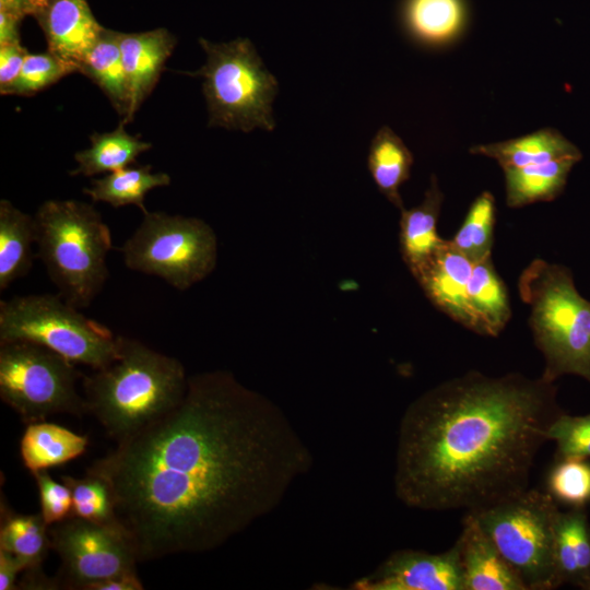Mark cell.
Masks as SVG:
<instances>
[{
    "mask_svg": "<svg viewBox=\"0 0 590 590\" xmlns=\"http://www.w3.org/2000/svg\"><path fill=\"white\" fill-rule=\"evenodd\" d=\"M96 459L138 562L215 550L275 510L314 455L285 412L227 370Z\"/></svg>",
    "mask_w": 590,
    "mask_h": 590,
    "instance_id": "cell-1",
    "label": "cell"
},
{
    "mask_svg": "<svg viewBox=\"0 0 590 590\" xmlns=\"http://www.w3.org/2000/svg\"><path fill=\"white\" fill-rule=\"evenodd\" d=\"M564 411L555 382L470 370L413 400L398 430L394 493L410 508L476 511L529 488Z\"/></svg>",
    "mask_w": 590,
    "mask_h": 590,
    "instance_id": "cell-2",
    "label": "cell"
},
{
    "mask_svg": "<svg viewBox=\"0 0 590 590\" xmlns=\"http://www.w3.org/2000/svg\"><path fill=\"white\" fill-rule=\"evenodd\" d=\"M188 378L176 357L121 335L118 358L83 376V397L87 413L118 442L175 408Z\"/></svg>",
    "mask_w": 590,
    "mask_h": 590,
    "instance_id": "cell-3",
    "label": "cell"
},
{
    "mask_svg": "<svg viewBox=\"0 0 590 590\" xmlns=\"http://www.w3.org/2000/svg\"><path fill=\"white\" fill-rule=\"evenodd\" d=\"M34 220L36 256L49 279L69 304L88 307L109 276V227L92 204L78 200H47Z\"/></svg>",
    "mask_w": 590,
    "mask_h": 590,
    "instance_id": "cell-4",
    "label": "cell"
},
{
    "mask_svg": "<svg viewBox=\"0 0 590 590\" xmlns=\"http://www.w3.org/2000/svg\"><path fill=\"white\" fill-rule=\"evenodd\" d=\"M518 291L530 307L533 340L544 356L541 377L555 382L576 375L590 382V302L577 291L571 271L534 259L521 272Z\"/></svg>",
    "mask_w": 590,
    "mask_h": 590,
    "instance_id": "cell-5",
    "label": "cell"
},
{
    "mask_svg": "<svg viewBox=\"0 0 590 590\" xmlns=\"http://www.w3.org/2000/svg\"><path fill=\"white\" fill-rule=\"evenodd\" d=\"M199 43L206 61L189 74L203 78L209 127L244 132L256 128L272 131L275 127L272 103L279 83L252 43L247 38L220 44L200 38Z\"/></svg>",
    "mask_w": 590,
    "mask_h": 590,
    "instance_id": "cell-6",
    "label": "cell"
},
{
    "mask_svg": "<svg viewBox=\"0 0 590 590\" xmlns=\"http://www.w3.org/2000/svg\"><path fill=\"white\" fill-rule=\"evenodd\" d=\"M60 294L15 296L0 302V342L26 341L74 364L101 369L119 356L120 338L85 317Z\"/></svg>",
    "mask_w": 590,
    "mask_h": 590,
    "instance_id": "cell-7",
    "label": "cell"
},
{
    "mask_svg": "<svg viewBox=\"0 0 590 590\" xmlns=\"http://www.w3.org/2000/svg\"><path fill=\"white\" fill-rule=\"evenodd\" d=\"M558 511L556 500L547 492L528 488L515 497L469 512L528 590H552L560 587L554 557Z\"/></svg>",
    "mask_w": 590,
    "mask_h": 590,
    "instance_id": "cell-8",
    "label": "cell"
},
{
    "mask_svg": "<svg viewBox=\"0 0 590 590\" xmlns=\"http://www.w3.org/2000/svg\"><path fill=\"white\" fill-rule=\"evenodd\" d=\"M120 251L130 270L185 291L215 269L217 239L201 219L148 211Z\"/></svg>",
    "mask_w": 590,
    "mask_h": 590,
    "instance_id": "cell-9",
    "label": "cell"
},
{
    "mask_svg": "<svg viewBox=\"0 0 590 590\" xmlns=\"http://www.w3.org/2000/svg\"><path fill=\"white\" fill-rule=\"evenodd\" d=\"M83 376L73 362L43 345L0 342V398L25 425L59 413L86 414L76 389Z\"/></svg>",
    "mask_w": 590,
    "mask_h": 590,
    "instance_id": "cell-10",
    "label": "cell"
},
{
    "mask_svg": "<svg viewBox=\"0 0 590 590\" xmlns=\"http://www.w3.org/2000/svg\"><path fill=\"white\" fill-rule=\"evenodd\" d=\"M51 551L60 558L55 576L59 589L86 590L88 586L137 573L132 545L117 528L69 517L48 528Z\"/></svg>",
    "mask_w": 590,
    "mask_h": 590,
    "instance_id": "cell-11",
    "label": "cell"
},
{
    "mask_svg": "<svg viewBox=\"0 0 590 590\" xmlns=\"http://www.w3.org/2000/svg\"><path fill=\"white\" fill-rule=\"evenodd\" d=\"M347 590H464L463 571L457 543L433 554L421 550H398L375 570L347 587Z\"/></svg>",
    "mask_w": 590,
    "mask_h": 590,
    "instance_id": "cell-12",
    "label": "cell"
},
{
    "mask_svg": "<svg viewBox=\"0 0 590 590\" xmlns=\"http://www.w3.org/2000/svg\"><path fill=\"white\" fill-rule=\"evenodd\" d=\"M474 262L446 240L413 275L426 297L440 311L467 329L484 335L481 321L469 300Z\"/></svg>",
    "mask_w": 590,
    "mask_h": 590,
    "instance_id": "cell-13",
    "label": "cell"
},
{
    "mask_svg": "<svg viewBox=\"0 0 590 590\" xmlns=\"http://www.w3.org/2000/svg\"><path fill=\"white\" fill-rule=\"evenodd\" d=\"M34 15L46 35L48 51L78 70L104 30L86 0H48Z\"/></svg>",
    "mask_w": 590,
    "mask_h": 590,
    "instance_id": "cell-14",
    "label": "cell"
},
{
    "mask_svg": "<svg viewBox=\"0 0 590 590\" xmlns=\"http://www.w3.org/2000/svg\"><path fill=\"white\" fill-rule=\"evenodd\" d=\"M118 43L130 93L129 113L121 122L132 120L150 95L172 55L176 38L165 28L142 33H119Z\"/></svg>",
    "mask_w": 590,
    "mask_h": 590,
    "instance_id": "cell-15",
    "label": "cell"
},
{
    "mask_svg": "<svg viewBox=\"0 0 590 590\" xmlns=\"http://www.w3.org/2000/svg\"><path fill=\"white\" fill-rule=\"evenodd\" d=\"M456 543L464 590H528L472 514L467 512L463 518Z\"/></svg>",
    "mask_w": 590,
    "mask_h": 590,
    "instance_id": "cell-16",
    "label": "cell"
},
{
    "mask_svg": "<svg viewBox=\"0 0 590 590\" xmlns=\"http://www.w3.org/2000/svg\"><path fill=\"white\" fill-rule=\"evenodd\" d=\"M444 193L438 180L432 175L422 202L411 209H402L400 217V251L403 261L414 275L438 250L445 239L437 232Z\"/></svg>",
    "mask_w": 590,
    "mask_h": 590,
    "instance_id": "cell-17",
    "label": "cell"
},
{
    "mask_svg": "<svg viewBox=\"0 0 590 590\" xmlns=\"http://www.w3.org/2000/svg\"><path fill=\"white\" fill-rule=\"evenodd\" d=\"M400 20L415 42L442 46L461 34L467 9L463 0H402Z\"/></svg>",
    "mask_w": 590,
    "mask_h": 590,
    "instance_id": "cell-18",
    "label": "cell"
},
{
    "mask_svg": "<svg viewBox=\"0 0 590 590\" xmlns=\"http://www.w3.org/2000/svg\"><path fill=\"white\" fill-rule=\"evenodd\" d=\"M472 154L494 158L505 168H519L560 158L581 160L580 150L553 128L503 142L479 144L470 149Z\"/></svg>",
    "mask_w": 590,
    "mask_h": 590,
    "instance_id": "cell-19",
    "label": "cell"
},
{
    "mask_svg": "<svg viewBox=\"0 0 590 590\" xmlns=\"http://www.w3.org/2000/svg\"><path fill=\"white\" fill-rule=\"evenodd\" d=\"M554 557L560 586L590 590V523L585 508L558 511Z\"/></svg>",
    "mask_w": 590,
    "mask_h": 590,
    "instance_id": "cell-20",
    "label": "cell"
},
{
    "mask_svg": "<svg viewBox=\"0 0 590 590\" xmlns=\"http://www.w3.org/2000/svg\"><path fill=\"white\" fill-rule=\"evenodd\" d=\"M88 439L67 427L45 421L26 425L21 437L20 453L30 473L61 465L86 450Z\"/></svg>",
    "mask_w": 590,
    "mask_h": 590,
    "instance_id": "cell-21",
    "label": "cell"
},
{
    "mask_svg": "<svg viewBox=\"0 0 590 590\" xmlns=\"http://www.w3.org/2000/svg\"><path fill=\"white\" fill-rule=\"evenodd\" d=\"M33 244H36L34 216L21 211L9 200L0 201V291L25 276L33 267Z\"/></svg>",
    "mask_w": 590,
    "mask_h": 590,
    "instance_id": "cell-22",
    "label": "cell"
},
{
    "mask_svg": "<svg viewBox=\"0 0 590 590\" xmlns=\"http://www.w3.org/2000/svg\"><path fill=\"white\" fill-rule=\"evenodd\" d=\"M413 155L389 127H381L371 140L367 166L379 191L400 211L404 209L401 186L410 178Z\"/></svg>",
    "mask_w": 590,
    "mask_h": 590,
    "instance_id": "cell-23",
    "label": "cell"
},
{
    "mask_svg": "<svg viewBox=\"0 0 590 590\" xmlns=\"http://www.w3.org/2000/svg\"><path fill=\"white\" fill-rule=\"evenodd\" d=\"M576 158H560L519 168H505L506 203L520 208L551 201L564 190Z\"/></svg>",
    "mask_w": 590,
    "mask_h": 590,
    "instance_id": "cell-24",
    "label": "cell"
},
{
    "mask_svg": "<svg viewBox=\"0 0 590 590\" xmlns=\"http://www.w3.org/2000/svg\"><path fill=\"white\" fill-rule=\"evenodd\" d=\"M79 72L88 76L109 98L125 119L129 113L130 93L118 43V32L104 28L95 45L80 64Z\"/></svg>",
    "mask_w": 590,
    "mask_h": 590,
    "instance_id": "cell-25",
    "label": "cell"
},
{
    "mask_svg": "<svg viewBox=\"0 0 590 590\" xmlns=\"http://www.w3.org/2000/svg\"><path fill=\"white\" fill-rule=\"evenodd\" d=\"M48 528L40 511L19 514L1 497L0 548L20 558L25 569L42 567L51 551Z\"/></svg>",
    "mask_w": 590,
    "mask_h": 590,
    "instance_id": "cell-26",
    "label": "cell"
},
{
    "mask_svg": "<svg viewBox=\"0 0 590 590\" xmlns=\"http://www.w3.org/2000/svg\"><path fill=\"white\" fill-rule=\"evenodd\" d=\"M123 122L111 132L91 135V146L74 154L78 167L73 176H94L113 173L130 166L137 157L150 150L152 144L140 141L123 129Z\"/></svg>",
    "mask_w": 590,
    "mask_h": 590,
    "instance_id": "cell-27",
    "label": "cell"
},
{
    "mask_svg": "<svg viewBox=\"0 0 590 590\" xmlns=\"http://www.w3.org/2000/svg\"><path fill=\"white\" fill-rule=\"evenodd\" d=\"M468 292L484 335L497 337L508 323L511 309L507 287L496 272L492 258L474 262Z\"/></svg>",
    "mask_w": 590,
    "mask_h": 590,
    "instance_id": "cell-28",
    "label": "cell"
},
{
    "mask_svg": "<svg viewBox=\"0 0 590 590\" xmlns=\"http://www.w3.org/2000/svg\"><path fill=\"white\" fill-rule=\"evenodd\" d=\"M169 184L170 177L166 173H153L150 165L128 166L93 179L91 187L84 188L83 192L94 201L106 202L114 208L137 205L144 214L148 212L144 205L146 193Z\"/></svg>",
    "mask_w": 590,
    "mask_h": 590,
    "instance_id": "cell-29",
    "label": "cell"
},
{
    "mask_svg": "<svg viewBox=\"0 0 590 590\" xmlns=\"http://www.w3.org/2000/svg\"><path fill=\"white\" fill-rule=\"evenodd\" d=\"M495 199L489 191L477 196L450 243L472 262L491 258L494 241Z\"/></svg>",
    "mask_w": 590,
    "mask_h": 590,
    "instance_id": "cell-30",
    "label": "cell"
},
{
    "mask_svg": "<svg viewBox=\"0 0 590 590\" xmlns=\"http://www.w3.org/2000/svg\"><path fill=\"white\" fill-rule=\"evenodd\" d=\"M60 480L71 492L72 516L122 531L115 509L113 491L103 477L86 472L83 477L61 475Z\"/></svg>",
    "mask_w": 590,
    "mask_h": 590,
    "instance_id": "cell-31",
    "label": "cell"
},
{
    "mask_svg": "<svg viewBox=\"0 0 590 590\" xmlns=\"http://www.w3.org/2000/svg\"><path fill=\"white\" fill-rule=\"evenodd\" d=\"M547 493L570 508L590 503V462L585 458H556L546 477Z\"/></svg>",
    "mask_w": 590,
    "mask_h": 590,
    "instance_id": "cell-32",
    "label": "cell"
},
{
    "mask_svg": "<svg viewBox=\"0 0 590 590\" xmlns=\"http://www.w3.org/2000/svg\"><path fill=\"white\" fill-rule=\"evenodd\" d=\"M73 72H79L74 64L48 50L40 54H27L21 72L8 94L30 96Z\"/></svg>",
    "mask_w": 590,
    "mask_h": 590,
    "instance_id": "cell-33",
    "label": "cell"
},
{
    "mask_svg": "<svg viewBox=\"0 0 590 590\" xmlns=\"http://www.w3.org/2000/svg\"><path fill=\"white\" fill-rule=\"evenodd\" d=\"M556 444V458H590V413L573 416L560 413L547 432Z\"/></svg>",
    "mask_w": 590,
    "mask_h": 590,
    "instance_id": "cell-34",
    "label": "cell"
},
{
    "mask_svg": "<svg viewBox=\"0 0 590 590\" xmlns=\"http://www.w3.org/2000/svg\"><path fill=\"white\" fill-rule=\"evenodd\" d=\"M32 475L37 484L40 514L48 526L72 517V496L69 487L55 481L48 470H38Z\"/></svg>",
    "mask_w": 590,
    "mask_h": 590,
    "instance_id": "cell-35",
    "label": "cell"
},
{
    "mask_svg": "<svg viewBox=\"0 0 590 590\" xmlns=\"http://www.w3.org/2000/svg\"><path fill=\"white\" fill-rule=\"evenodd\" d=\"M27 54L21 42L0 46V92L2 95L8 94L17 79Z\"/></svg>",
    "mask_w": 590,
    "mask_h": 590,
    "instance_id": "cell-36",
    "label": "cell"
},
{
    "mask_svg": "<svg viewBox=\"0 0 590 590\" xmlns=\"http://www.w3.org/2000/svg\"><path fill=\"white\" fill-rule=\"evenodd\" d=\"M24 569L20 558L0 548V590H17L16 576Z\"/></svg>",
    "mask_w": 590,
    "mask_h": 590,
    "instance_id": "cell-37",
    "label": "cell"
},
{
    "mask_svg": "<svg viewBox=\"0 0 590 590\" xmlns=\"http://www.w3.org/2000/svg\"><path fill=\"white\" fill-rule=\"evenodd\" d=\"M143 583L141 582L137 573L125 574L115 576L98 582H95L86 590H143Z\"/></svg>",
    "mask_w": 590,
    "mask_h": 590,
    "instance_id": "cell-38",
    "label": "cell"
},
{
    "mask_svg": "<svg viewBox=\"0 0 590 590\" xmlns=\"http://www.w3.org/2000/svg\"><path fill=\"white\" fill-rule=\"evenodd\" d=\"M23 571L22 580L17 582V589L59 590L56 578H48L42 567L30 568Z\"/></svg>",
    "mask_w": 590,
    "mask_h": 590,
    "instance_id": "cell-39",
    "label": "cell"
},
{
    "mask_svg": "<svg viewBox=\"0 0 590 590\" xmlns=\"http://www.w3.org/2000/svg\"><path fill=\"white\" fill-rule=\"evenodd\" d=\"M22 19L15 14L0 10V46L19 43V22Z\"/></svg>",
    "mask_w": 590,
    "mask_h": 590,
    "instance_id": "cell-40",
    "label": "cell"
},
{
    "mask_svg": "<svg viewBox=\"0 0 590 590\" xmlns=\"http://www.w3.org/2000/svg\"><path fill=\"white\" fill-rule=\"evenodd\" d=\"M0 10L15 14L21 19L27 14H35L32 0H0Z\"/></svg>",
    "mask_w": 590,
    "mask_h": 590,
    "instance_id": "cell-41",
    "label": "cell"
},
{
    "mask_svg": "<svg viewBox=\"0 0 590 590\" xmlns=\"http://www.w3.org/2000/svg\"><path fill=\"white\" fill-rule=\"evenodd\" d=\"M33 1V4H34V8H35V13L42 9L48 0H32Z\"/></svg>",
    "mask_w": 590,
    "mask_h": 590,
    "instance_id": "cell-42",
    "label": "cell"
}]
</instances>
